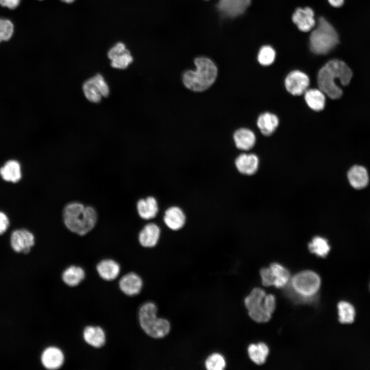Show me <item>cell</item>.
I'll return each instance as SVG.
<instances>
[{
    "label": "cell",
    "mask_w": 370,
    "mask_h": 370,
    "mask_svg": "<svg viewBox=\"0 0 370 370\" xmlns=\"http://www.w3.org/2000/svg\"><path fill=\"white\" fill-rule=\"evenodd\" d=\"M83 338L87 344L97 348L102 347L106 342L105 332L99 326L85 327L83 331Z\"/></svg>",
    "instance_id": "13"
},
{
    "label": "cell",
    "mask_w": 370,
    "mask_h": 370,
    "mask_svg": "<svg viewBox=\"0 0 370 370\" xmlns=\"http://www.w3.org/2000/svg\"><path fill=\"white\" fill-rule=\"evenodd\" d=\"M163 220L166 226L172 230H178L184 225L186 216L182 210L174 206L165 212Z\"/></svg>",
    "instance_id": "17"
},
{
    "label": "cell",
    "mask_w": 370,
    "mask_h": 370,
    "mask_svg": "<svg viewBox=\"0 0 370 370\" xmlns=\"http://www.w3.org/2000/svg\"><path fill=\"white\" fill-rule=\"evenodd\" d=\"M270 268L274 275V286L277 288L285 286L289 282L290 273L288 270L278 263H272Z\"/></svg>",
    "instance_id": "27"
},
{
    "label": "cell",
    "mask_w": 370,
    "mask_h": 370,
    "mask_svg": "<svg viewBox=\"0 0 370 370\" xmlns=\"http://www.w3.org/2000/svg\"><path fill=\"white\" fill-rule=\"evenodd\" d=\"M235 163L240 173L251 175L254 173L258 168V159L254 154H242L237 157Z\"/></svg>",
    "instance_id": "19"
},
{
    "label": "cell",
    "mask_w": 370,
    "mask_h": 370,
    "mask_svg": "<svg viewBox=\"0 0 370 370\" xmlns=\"http://www.w3.org/2000/svg\"><path fill=\"white\" fill-rule=\"evenodd\" d=\"M99 275L107 281L115 280L120 272V266L116 261L106 258L100 261L96 266Z\"/></svg>",
    "instance_id": "14"
},
{
    "label": "cell",
    "mask_w": 370,
    "mask_h": 370,
    "mask_svg": "<svg viewBox=\"0 0 370 370\" xmlns=\"http://www.w3.org/2000/svg\"><path fill=\"white\" fill-rule=\"evenodd\" d=\"M292 19L298 28L304 32L309 31L315 25L314 12L309 7L297 8L292 15Z\"/></svg>",
    "instance_id": "12"
},
{
    "label": "cell",
    "mask_w": 370,
    "mask_h": 370,
    "mask_svg": "<svg viewBox=\"0 0 370 370\" xmlns=\"http://www.w3.org/2000/svg\"><path fill=\"white\" fill-rule=\"evenodd\" d=\"M63 219L66 228L79 235H84L95 226L98 215L95 209L78 201L67 204L63 210Z\"/></svg>",
    "instance_id": "3"
},
{
    "label": "cell",
    "mask_w": 370,
    "mask_h": 370,
    "mask_svg": "<svg viewBox=\"0 0 370 370\" xmlns=\"http://www.w3.org/2000/svg\"><path fill=\"white\" fill-rule=\"evenodd\" d=\"M157 308L152 302L141 305L138 312L140 325L143 330L151 337L159 339L166 336L170 332L169 321L157 316Z\"/></svg>",
    "instance_id": "4"
},
{
    "label": "cell",
    "mask_w": 370,
    "mask_h": 370,
    "mask_svg": "<svg viewBox=\"0 0 370 370\" xmlns=\"http://www.w3.org/2000/svg\"><path fill=\"white\" fill-rule=\"evenodd\" d=\"M347 178L350 185L355 189H361L365 187L368 182L367 171L365 168L356 165L347 172Z\"/></svg>",
    "instance_id": "18"
},
{
    "label": "cell",
    "mask_w": 370,
    "mask_h": 370,
    "mask_svg": "<svg viewBox=\"0 0 370 370\" xmlns=\"http://www.w3.org/2000/svg\"><path fill=\"white\" fill-rule=\"evenodd\" d=\"M262 306L267 311L271 314L275 308V299L273 295H266L264 298Z\"/></svg>",
    "instance_id": "37"
},
{
    "label": "cell",
    "mask_w": 370,
    "mask_h": 370,
    "mask_svg": "<svg viewBox=\"0 0 370 370\" xmlns=\"http://www.w3.org/2000/svg\"><path fill=\"white\" fill-rule=\"evenodd\" d=\"M305 93V100L308 106L315 111L322 110L325 106V97L320 89H307Z\"/></svg>",
    "instance_id": "25"
},
{
    "label": "cell",
    "mask_w": 370,
    "mask_h": 370,
    "mask_svg": "<svg viewBox=\"0 0 370 370\" xmlns=\"http://www.w3.org/2000/svg\"><path fill=\"white\" fill-rule=\"evenodd\" d=\"M111 66L116 69H124L132 63L133 58L130 51L127 49L120 53L110 59Z\"/></svg>",
    "instance_id": "31"
},
{
    "label": "cell",
    "mask_w": 370,
    "mask_h": 370,
    "mask_svg": "<svg viewBox=\"0 0 370 370\" xmlns=\"http://www.w3.org/2000/svg\"><path fill=\"white\" fill-rule=\"evenodd\" d=\"M309 85V79L307 75L300 70L290 72L285 80L287 90L295 96L304 93Z\"/></svg>",
    "instance_id": "9"
},
{
    "label": "cell",
    "mask_w": 370,
    "mask_h": 370,
    "mask_svg": "<svg viewBox=\"0 0 370 370\" xmlns=\"http://www.w3.org/2000/svg\"><path fill=\"white\" fill-rule=\"evenodd\" d=\"M10 220L4 212L0 210V235L4 234L8 229Z\"/></svg>",
    "instance_id": "38"
},
{
    "label": "cell",
    "mask_w": 370,
    "mask_h": 370,
    "mask_svg": "<svg viewBox=\"0 0 370 370\" xmlns=\"http://www.w3.org/2000/svg\"><path fill=\"white\" fill-rule=\"evenodd\" d=\"M328 1L332 6L335 7H340L344 3V0H328Z\"/></svg>",
    "instance_id": "41"
},
{
    "label": "cell",
    "mask_w": 370,
    "mask_h": 370,
    "mask_svg": "<svg viewBox=\"0 0 370 370\" xmlns=\"http://www.w3.org/2000/svg\"><path fill=\"white\" fill-rule=\"evenodd\" d=\"M233 139L236 146L242 150L251 149L255 142V136L250 130L239 128L233 134Z\"/></svg>",
    "instance_id": "21"
},
{
    "label": "cell",
    "mask_w": 370,
    "mask_h": 370,
    "mask_svg": "<svg viewBox=\"0 0 370 370\" xmlns=\"http://www.w3.org/2000/svg\"><path fill=\"white\" fill-rule=\"evenodd\" d=\"M10 244L16 253H28L35 244V236L28 229L20 228L13 230L10 236Z\"/></svg>",
    "instance_id": "7"
},
{
    "label": "cell",
    "mask_w": 370,
    "mask_h": 370,
    "mask_svg": "<svg viewBox=\"0 0 370 370\" xmlns=\"http://www.w3.org/2000/svg\"><path fill=\"white\" fill-rule=\"evenodd\" d=\"M20 1L21 0H0V5L3 7L13 9L18 6Z\"/></svg>",
    "instance_id": "40"
},
{
    "label": "cell",
    "mask_w": 370,
    "mask_h": 370,
    "mask_svg": "<svg viewBox=\"0 0 370 370\" xmlns=\"http://www.w3.org/2000/svg\"><path fill=\"white\" fill-rule=\"evenodd\" d=\"M266 295L265 291L260 288H254L245 299V304L248 310L262 306Z\"/></svg>",
    "instance_id": "30"
},
{
    "label": "cell",
    "mask_w": 370,
    "mask_h": 370,
    "mask_svg": "<svg viewBox=\"0 0 370 370\" xmlns=\"http://www.w3.org/2000/svg\"><path fill=\"white\" fill-rule=\"evenodd\" d=\"M143 282L141 277L135 272H129L122 276L119 282V287L125 294L133 296L141 291Z\"/></svg>",
    "instance_id": "11"
},
{
    "label": "cell",
    "mask_w": 370,
    "mask_h": 370,
    "mask_svg": "<svg viewBox=\"0 0 370 370\" xmlns=\"http://www.w3.org/2000/svg\"><path fill=\"white\" fill-rule=\"evenodd\" d=\"M195 69L186 70L182 75V82L189 90L200 92L213 85L218 76V68L210 58L206 56L196 57L194 61Z\"/></svg>",
    "instance_id": "2"
},
{
    "label": "cell",
    "mask_w": 370,
    "mask_h": 370,
    "mask_svg": "<svg viewBox=\"0 0 370 370\" xmlns=\"http://www.w3.org/2000/svg\"><path fill=\"white\" fill-rule=\"evenodd\" d=\"M0 176L6 182L17 183L22 178L21 164L16 160H8L0 168Z\"/></svg>",
    "instance_id": "15"
},
{
    "label": "cell",
    "mask_w": 370,
    "mask_h": 370,
    "mask_svg": "<svg viewBox=\"0 0 370 370\" xmlns=\"http://www.w3.org/2000/svg\"><path fill=\"white\" fill-rule=\"evenodd\" d=\"M352 71L343 61L337 59L327 62L319 70L317 81L321 90L330 98H340L342 89L336 84L338 79L343 85H347L352 77Z\"/></svg>",
    "instance_id": "1"
},
{
    "label": "cell",
    "mask_w": 370,
    "mask_h": 370,
    "mask_svg": "<svg viewBox=\"0 0 370 370\" xmlns=\"http://www.w3.org/2000/svg\"><path fill=\"white\" fill-rule=\"evenodd\" d=\"M291 290L301 298H313L321 285L320 276L314 272L306 270L294 275L290 281Z\"/></svg>",
    "instance_id": "6"
},
{
    "label": "cell",
    "mask_w": 370,
    "mask_h": 370,
    "mask_svg": "<svg viewBox=\"0 0 370 370\" xmlns=\"http://www.w3.org/2000/svg\"><path fill=\"white\" fill-rule=\"evenodd\" d=\"M260 274L264 286H270L274 285L275 278L270 267L262 268L260 270Z\"/></svg>",
    "instance_id": "36"
},
{
    "label": "cell",
    "mask_w": 370,
    "mask_h": 370,
    "mask_svg": "<svg viewBox=\"0 0 370 370\" xmlns=\"http://www.w3.org/2000/svg\"><path fill=\"white\" fill-rule=\"evenodd\" d=\"M339 36L333 26L323 17L318 20L317 27L309 38L311 51L317 54H325L339 43Z\"/></svg>",
    "instance_id": "5"
},
{
    "label": "cell",
    "mask_w": 370,
    "mask_h": 370,
    "mask_svg": "<svg viewBox=\"0 0 370 370\" xmlns=\"http://www.w3.org/2000/svg\"><path fill=\"white\" fill-rule=\"evenodd\" d=\"M226 365L223 356L219 353L210 355L205 361V366L209 370H222Z\"/></svg>",
    "instance_id": "32"
},
{
    "label": "cell",
    "mask_w": 370,
    "mask_h": 370,
    "mask_svg": "<svg viewBox=\"0 0 370 370\" xmlns=\"http://www.w3.org/2000/svg\"><path fill=\"white\" fill-rule=\"evenodd\" d=\"M65 356L63 351L55 346L45 348L41 355V362L44 368L48 370H57L63 365Z\"/></svg>",
    "instance_id": "10"
},
{
    "label": "cell",
    "mask_w": 370,
    "mask_h": 370,
    "mask_svg": "<svg viewBox=\"0 0 370 370\" xmlns=\"http://www.w3.org/2000/svg\"><path fill=\"white\" fill-rule=\"evenodd\" d=\"M248 355L251 360L258 365L263 364L269 354V348L264 343L250 344L248 348Z\"/></svg>",
    "instance_id": "26"
},
{
    "label": "cell",
    "mask_w": 370,
    "mask_h": 370,
    "mask_svg": "<svg viewBox=\"0 0 370 370\" xmlns=\"http://www.w3.org/2000/svg\"><path fill=\"white\" fill-rule=\"evenodd\" d=\"M275 52L274 49L268 45L262 47L257 55L258 62L262 65L268 66L274 61Z\"/></svg>",
    "instance_id": "33"
},
{
    "label": "cell",
    "mask_w": 370,
    "mask_h": 370,
    "mask_svg": "<svg viewBox=\"0 0 370 370\" xmlns=\"http://www.w3.org/2000/svg\"><path fill=\"white\" fill-rule=\"evenodd\" d=\"M278 124L279 119L276 116L270 113L261 114L257 121V125L261 133L265 136L272 134Z\"/></svg>",
    "instance_id": "24"
},
{
    "label": "cell",
    "mask_w": 370,
    "mask_h": 370,
    "mask_svg": "<svg viewBox=\"0 0 370 370\" xmlns=\"http://www.w3.org/2000/svg\"><path fill=\"white\" fill-rule=\"evenodd\" d=\"M82 89L85 98L92 103H99L103 97L101 86L94 76L83 84Z\"/></svg>",
    "instance_id": "23"
},
{
    "label": "cell",
    "mask_w": 370,
    "mask_h": 370,
    "mask_svg": "<svg viewBox=\"0 0 370 370\" xmlns=\"http://www.w3.org/2000/svg\"><path fill=\"white\" fill-rule=\"evenodd\" d=\"M61 1L64 3H67V4L71 3L75 1V0H61Z\"/></svg>",
    "instance_id": "42"
},
{
    "label": "cell",
    "mask_w": 370,
    "mask_h": 370,
    "mask_svg": "<svg viewBox=\"0 0 370 370\" xmlns=\"http://www.w3.org/2000/svg\"><path fill=\"white\" fill-rule=\"evenodd\" d=\"M126 50V46L123 43L121 42L118 43L108 51L107 53L108 58L110 60L116 55L123 52Z\"/></svg>",
    "instance_id": "39"
},
{
    "label": "cell",
    "mask_w": 370,
    "mask_h": 370,
    "mask_svg": "<svg viewBox=\"0 0 370 370\" xmlns=\"http://www.w3.org/2000/svg\"><path fill=\"white\" fill-rule=\"evenodd\" d=\"M13 25L10 20L0 18V42L9 40L13 34Z\"/></svg>",
    "instance_id": "35"
},
{
    "label": "cell",
    "mask_w": 370,
    "mask_h": 370,
    "mask_svg": "<svg viewBox=\"0 0 370 370\" xmlns=\"http://www.w3.org/2000/svg\"><path fill=\"white\" fill-rule=\"evenodd\" d=\"M251 2V0H218L215 7L222 17L233 18L243 14Z\"/></svg>",
    "instance_id": "8"
},
{
    "label": "cell",
    "mask_w": 370,
    "mask_h": 370,
    "mask_svg": "<svg viewBox=\"0 0 370 370\" xmlns=\"http://www.w3.org/2000/svg\"><path fill=\"white\" fill-rule=\"evenodd\" d=\"M249 315L254 321L259 322H266L271 317V314L267 311L262 306L248 310Z\"/></svg>",
    "instance_id": "34"
},
{
    "label": "cell",
    "mask_w": 370,
    "mask_h": 370,
    "mask_svg": "<svg viewBox=\"0 0 370 370\" xmlns=\"http://www.w3.org/2000/svg\"><path fill=\"white\" fill-rule=\"evenodd\" d=\"M85 276L84 270L81 267L76 265L67 267L62 274L63 282L69 287L78 286L84 279Z\"/></svg>",
    "instance_id": "22"
},
{
    "label": "cell",
    "mask_w": 370,
    "mask_h": 370,
    "mask_svg": "<svg viewBox=\"0 0 370 370\" xmlns=\"http://www.w3.org/2000/svg\"><path fill=\"white\" fill-rule=\"evenodd\" d=\"M137 210L139 216L144 219H150L155 217L158 211L157 202L152 196L141 199L137 203Z\"/></svg>",
    "instance_id": "20"
},
{
    "label": "cell",
    "mask_w": 370,
    "mask_h": 370,
    "mask_svg": "<svg viewBox=\"0 0 370 370\" xmlns=\"http://www.w3.org/2000/svg\"><path fill=\"white\" fill-rule=\"evenodd\" d=\"M308 248L312 253L324 257L330 250V246L326 239L320 236H316L309 243Z\"/></svg>",
    "instance_id": "29"
},
{
    "label": "cell",
    "mask_w": 370,
    "mask_h": 370,
    "mask_svg": "<svg viewBox=\"0 0 370 370\" xmlns=\"http://www.w3.org/2000/svg\"><path fill=\"white\" fill-rule=\"evenodd\" d=\"M160 234V230L157 225L152 223L147 224L139 234V242L143 247H153L158 243Z\"/></svg>",
    "instance_id": "16"
},
{
    "label": "cell",
    "mask_w": 370,
    "mask_h": 370,
    "mask_svg": "<svg viewBox=\"0 0 370 370\" xmlns=\"http://www.w3.org/2000/svg\"><path fill=\"white\" fill-rule=\"evenodd\" d=\"M339 320L343 324H350L354 322L355 310L354 306L346 301H341L338 304Z\"/></svg>",
    "instance_id": "28"
}]
</instances>
